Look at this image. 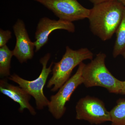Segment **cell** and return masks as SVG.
I'll return each instance as SVG.
<instances>
[{
  "mask_svg": "<svg viewBox=\"0 0 125 125\" xmlns=\"http://www.w3.org/2000/svg\"><path fill=\"white\" fill-rule=\"evenodd\" d=\"M75 109L77 120L86 121L95 125L111 122L109 111L103 101L97 98L88 96L80 99Z\"/></svg>",
  "mask_w": 125,
  "mask_h": 125,
  "instance_id": "cell-7",
  "label": "cell"
},
{
  "mask_svg": "<svg viewBox=\"0 0 125 125\" xmlns=\"http://www.w3.org/2000/svg\"><path fill=\"white\" fill-rule=\"evenodd\" d=\"M51 56V54L48 53L40 58V62L42 65V69L38 78L34 80H26L15 74L8 77L10 80L17 83L21 88L33 97L36 101L37 108L39 110H42L48 106L49 103L43 93V90L48 77L52 71V67L54 63L53 62H52L49 67H47Z\"/></svg>",
  "mask_w": 125,
  "mask_h": 125,
  "instance_id": "cell-4",
  "label": "cell"
},
{
  "mask_svg": "<svg viewBox=\"0 0 125 125\" xmlns=\"http://www.w3.org/2000/svg\"><path fill=\"white\" fill-rule=\"evenodd\" d=\"M0 91L4 95L19 104V111L20 112H23L24 109H27L31 115H36L35 109L29 102L31 95L22 88L9 84L6 80H1Z\"/></svg>",
  "mask_w": 125,
  "mask_h": 125,
  "instance_id": "cell-10",
  "label": "cell"
},
{
  "mask_svg": "<svg viewBox=\"0 0 125 125\" xmlns=\"http://www.w3.org/2000/svg\"><path fill=\"white\" fill-rule=\"evenodd\" d=\"M85 65L83 62L81 63L75 74L59 89L55 94L51 97L48 107L55 119L58 120L63 116L66 110V104L78 86L83 83L82 72Z\"/></svg>",
  "mask_w": 125,
  "mask_h": 125,
  "instance_id": "cell-5",
  "label": "cell"
},
{
  "mask_svg": "<svg viewBox=\"0 0 125 125\" xmlns=\"http://www.w3.org/2000/svg\"><path fill=\"white\" fill-rule=\"evenodd\" d=\"M118 0L125 7V0Z\"/></svg>",
  "mask_w": 125,
  "mask_h": 125,
  "instance_id": "cell-17",
  "label": "cell"
},
{
  "mask_svg": "<svg viewBox=\"0 0 125 125\" xmlns=\"http://www.w3.org/2000/svg\"><path fill=\"white\" fill-rule=\"evenodd\" d=\"M53 12L59 20L72 22L88 19L90 9L77 0H34Z\"/></svg>",
  "mask_w": 125,
  "mask_h": 125,
  "instance_id": "cell-6",
  "label": "cell"
},
{
  "mask_svg": "<svg viewBox=\"0 0 125 125\" xmlns=\"http://www.w3.org/2000/svg\"><path fill=\"white\" fill-rule=\"evenodd\" d=\"M120 94L125 95V81H122V88Z\"/></svg>",
  "mask_w": 125,
  "mask_h": 125,
  "instance_id": "cell-16",
  "label": "cell"
},
{
  "mask_svg": "<svg viewBox=\"0 0 125 125\" xmlns=\"http://www.w3.org/2000/svg\"><path fill=\"white\" fill-rule=\"evenodd\" d=\"M125 9L118 0L94 5L88 18L91 32L103 41L111 39L120 23Z\"/></svg>",
  "mask_w": 125,
  "mask_h": 125,
  "instance_id": "cell-1",
  "label": "cell"
},
{
  "mask_svg": "<svg viewBox=\"0 0 125 125\" xmlns=\"http://www.w3.org/2000/svg\"><path fill=\"white\" fill-rule=\"evenodd\" d=\"M13 56V51L7 45L0 47V75L2 77L10 76V62Z\"/></svg>",
  "mask_w": 125,
  "mask_h": 125,
  "instance_id": "cell-12",
  "label": "cell"
},
{
  "mask_svg": "<svg viewBox=\"0 0 125 125\" xmlns=\"http://www.w3.org/2000/svg\"><path fill=\"white\" fill-rule=\"evenodd\" d=\"M121 55H122V56L123 57V58L125 59V51L122 52V54Z\"/></svg>",
  "mask_w": 125,
  "mask_h": 125,
  "instance_id": "cell-18",
  "label": "cell"
},
{
  "mask_svg": "<svg viewBox=\"0 0 125 125\" xmlns=\"http://www.w3.org/2000/svg\"><path fill=\"white\" fill-rule=\"evenodd\" d=\"M109 112L112 125H125V100L118 101Z\"/></svg>",
  "mask_w": 125,
  "mask_h": 125,
  "instance_id": "cell-13",
  "label": "cell"
},
{
  "mask_svg": "<svg viewBox=\"0 0 125 125\" xmlns=\"http://www.w3.org/2000/svg\"><path fill=\"white\" fill-rule=\"evenodd\" d=\"M93 54L87 48L73 50L69 46L66 47L65 52L60 61L54 63L52 69V76L50 79L47 87L53 86L51 91L55 92L59 89L69 79L75 67L83 61L92 60Z\"/></svg>",
  "mask_w": 125,
  "mask_h": 125,
  "instance_id": "cell-3",
  "label": "cell"
},
{
  "mask_svg": "<svg viewBox=\"0 0 125 125\" xmlns=\"http://www.w3.org/2000/svg\"><path fill=\"white\" fill-rule=\"evenodd\" d=\"M11 32L9 30L0 29V47L6 45L9 40L11 38Z\"/></svg>",
  "mask_w": 125,
  "mask_h": 125,
  "instance_id": "cell-14",
  "label": "cell"
},
{
  "mask_svg": "<svg viewBox=\"0 0 125 125\" xmlns=\"http://www.w3.org/2000/svg\"><path fill=\"white\" fill-rule=\"evenodd\" d=\"M90 2H92L94 5L99 4L102 2H105V1H109L113 0H88Z\"/></svg>",
  "mask_w": 125,
  "mask_h": 125,
  "instance_id": "cell-15",
  "label": "cell"
},
{
  "mask_svg": "<svg viewBox=\"0 0 125 125\" xmlns=\"http://www.w3.org/2000/svg\"><path fill=\"white\" fill-rule=\"evenodd\" d=\"M13 29L16 39L15 47L12 51L13 54L22 64L32 58L35 46L30 38L22 20L18 19L13 27Z\"/></svg>",
  "mask_w": 125,
  "mask_h": 125,
  "instance_id": "cell-9",
  "label": "cell"
},
{
  "mask_svg": "<svg viewBox=\"0 0 125 125\" xmlns=\"http://www.w3.org/2000/svg\"><path fill=\"white\" fill-rule=\"evenodd\" d=\"M106 57V54L100 52L91 62L85 64L82 72L83 84L87 88L103 87L109 93L120 94L122 81L115 78L107 68Z\"/></svg>",
  "mask_w": 125,
  "mask_h": 125,
  "instance_id": "cell-2",
  "label": "cell"
},
{
  "mask_svg": "<svg viewBox=\"0 0 125 125\" xmlns=\"http://www.w3.org/2000/svg\"><path fill=\"white\" fill-rule=\"evenodd\" d=\"M57 30H64L71 33L75 31V27L72 22L51 19L47 17L40 19L38 24L33 42L35 52L38 51L48 41L49 35Z\"/></svg>",
  "mask_w": 125,
  "mask_h": 125,
  "instance_id": "cell-8",
  "label": "cell"
},
{
  "mask_svg": "<svg viewBox=\"0 0 125 125\" xmlns=\"http://www.w3.org/2000/svg\"><path fill=\"white\" fill-rule=\"evenodd\" d=\"M115 33L116 39L113 51L114 58L121 55L125 50V9L122 20Z\"/></svg>",
  "mask_w": 125,
  "mask_h": 125,
  "instance_id": "cell-11",
  "label": "cell"
}]
</instances>
